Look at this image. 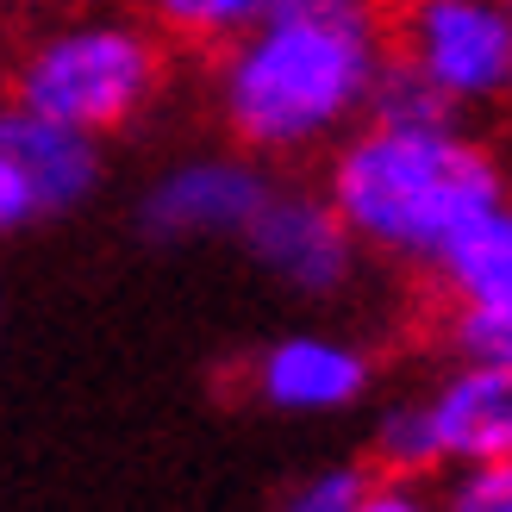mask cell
Here are the masks:
<instances>
[{
	"instance_id": "obj_14",
	"label": "cell",
	"mask_w": 512,
	"mask_h": 512,
	"mask_svg": "<svg viewBox=\"0 0 512 512\" xmlns=\"http://www.w3.org/2000/svg\"><path fill=\"white\" fill-rule=\"evenodd\" d=\"M444 350L456 356V363L512 369V300H500V306H450Z\"/></svg>"
},
{
	"instance_id": "obj_13",
	"label": "cell",
	"mask_w": 512,
	"mask_h": 512,
	"mask_svg": "<svg viewBox=\"0 0 512 512\" xmlns=\"http://www.w3.org/2000/svg\"><path fill=\"white\" fill-rule=\"evenodd\" d=\"M369 119H388V125H450L463 113H456L413 63L388 57V69H381V82H375V100H369Z\"/></svg>"
},
{
	"instance_id": "obj_9",
	"label": "cell",
	"mask_w": 512,
	"mask_h": 512,
	"mask_svg": "<svg viewBox=\"0 0 512 512\" xmlns=\"http://www.w3.org/2000/svg\"><path fill=\"white\" fill-rule=\"evenodd\" d=\"M0 150L25 169V182L38 188L44 219H69L82 213L88 200L107 182V138L75 132V125H57L32 107H0Z\"/></svg>"
},
{
	"instance_id": "obj_18",
	"label": "cell",
	"mask_w": 512,
	"mask_h": 512,
	"mask_svg": "<svg viewBox=\"0 0 512 512\" xmlns=\"http://www.w3.org/2000/svg\"><path fill=\"white\" fill-rule=\"evenodd\" d=\"M32 225H44V200L25 182V169L0 150V238H19V232H32Z\"/></svg>"
},
{
	"instance_id": "obj_10",
	"label": "cell",
	"mask_w": 512,
	"mask_h": 512,
	"mask_svg": "<svg viewBox=\"0 0 512 512\" xmlns=\"http://www.w3.org/2000/svg\"><path fill=\"white\" fill-rule=\"evenodd\" d=\"M431 281L444 288L450 306H500L512 300V200H500L494 213H481L463 238H456Z\"/></svg>"
},
{
	"instance_id": "obj_1",
	"label": "cell",
	"mask_w": 512,
	"mask_h": 512,
	"mask_svg": "<svg viewBox=\"0 0 512 512\" xmlns=\"http://www.w3.org/2000/svg\"><path fill=\"white\" fill-rule=\"evenodd\" d=\"M388 57L394 19L381 0H300L219 50L213 119L263 163L325 157L369 119Z\"/></svg>"
},
{
	"instance_id": "obj_19",
	"label": "cell",
	"mask_w": 512,
	"mask_h": 512,
	"mask_svg": "<svg viewBox=\"0 0 512 512\" xmlns=\"http://www.w3.org/2000/svg\"><path fill=\"white\" fill-rule=\"evenodd\" d=\"M506 7H512V0H506Z\"/></svg>"
},
{
	"instance_id": "obj_4",
	"label": "cell",
	"mask_w": 512,
	"mask_h": 512,
	"mask_svg": "<svg viewBox=\"0 0 512 512\" xmlns=\"http://www.w3.org/2000/svg\"><path fill=\"white\" fill-rule=\"evenodd\" d=\"M394 57L413 63L456 113L512 107V7L506 0H400Z\"/></svg>"
},
{
	"instance_id": "obj_15",
	"label": "cell",
	"mask_w": 512,
	"mask_h": 512,
	"mask_svg": "<svg viewBox=\"0 0 512 512\" xmlns=\"http://www.w3.org/2000/svg\"><path fill=\"white\" fill-rule=\"evenodd\" d=\"M369 475L375 469H363V463H319V469L294 475L288 488L269 500V512H350L356 500H363Z\"/></svg>"
},
{
	"instance_id": "obj_16",
	"label": "cell",
	"mask_w": 512,
	"mask_h": 512,
	"mask_svg": "<svg viewBox=\"0 0 512 512\" xmlns=\"http://www.w3.org/2000/svg\"><path fill=\"white\" fill-rule=\"evenodd\" d=\"M438 506L444 512H512V456L450 469L438 488Z\"/></svg>"
},
{
	"instance_id": "obj_7",
	"label": "cell",
	"mask_w": 512,
	"mask_h": 512,
	"mask_svg": "<svg viewBox=\"0 0 512 512\" xmlns=\"http://www.w3.org/2000/svg\"><path fill=\"white\" fill-rule=\"evenodd\" d=\"M250 400L275 419H338L375 394V356L344 331H281L244 363Z\"/></svg>"
},
{
	"instance_id": "obj_12",
	"label": "cell",
	"mask_w": 512,
	"mask_h": 512,
	"mask_svg": "<svg viewBox=\"0 0 512 512\" xmlns=\"http://www.w3.org/2000/svg\"><path fill=\"white\" fill-rule=\"evenodd\" d=\"M369 456H375L381 475H419V481L444 475L419 394H400V400H388V406L375 413V425H369Z\"/></svg>"
},
{
	"instance_id": "obj_11",
	"label": "cell",
	"mask_w": 512,
	"mask_h": 512,
	"mask_svg": "<svg viewBox=\"0 0 512 512\" xmlns=\"http://www.w3.org/2000/svg\"><path fill=\"white\" fill-rule=\"evenodd\" d=\"M144 19L157 25L163 38L175 44H207V50H225L232 38L256 32L263 19L300 7V0H138Z\"/></svg>"
},
{
	"instance_id": "obj_5",
	"label": "cell",
	"mask_w": 512,
	"mask_h": 512,
	"mask_svg": "<svg viewBox=\"0 0 512 512\" xmlns=\"http://www.w3.org/2000/svg\"><path fill=\"white\" fill-rule=\"evenodd\" d=\"M281 188L275 163L250 157V150H188V157L163 163L138 194V232L163 250L182 244H244L256 213L269 207Z\"/></svg>"
},
{
	"instance_id": "obj_6",
	"label": "cell",
	"mask_w": 512,
	"mask_h": 512,
	"mask_svg": "<svg viewBox=\"0 0 512 512\" xmlns=\"http://www.w3.org/2000/svg\"><path fill=\"white\" fill-rule=\"evenodd\" d=\"M238 250L256 263V275H269L294 300H338L363 269V244L350 238V225L325 200V188H300V182H281L269 194V207L256 213Z\"/></svg>"
},
{
	"instance_id": "obj_3",
	"label": "cell",
	"mask_w": 512,
	"mask_h": 512,
	"mask_svg": "<svg viewBox=\"0 0 512 512\" xmlns=\"http://www.w3.org/2000/svg\"><path fill=\"white\" fill-rule=\"evenodd\" d=\"M169 88V38L132 13H82L38 32L13 63V107L113 138Z\"/></svg>"
},
{
	"instance_id": "obj_2",
	"label": "cell",
	"mask_w": 512,
	"mask_h": 512,
	"mask_svg": "<svg viewBox=\"0 0 512 512\" xmlns=\"http://www.w3.org/2000/svg\"><path fill=\"white\" fill-rule=\"evenodd\" d=\"M325 200L350 225L363 256L400 269H438V256L481 213L512 200V182L488 144L450 125H388L363 119L325 150Z\"/></svg>"
},
{
	"instance_id": "obj_17",
	"label": "cell",
	"mask_w": 512,
	"mask_h": 512,
	"mask_svg": "<svg viewBox=\"0 0 512 512\" xmlns=\"http://www.w3.org/2000/svg\"><path fill=\"white\" fill-rule=\"evenodd\" d=\"M350 512H444L438 506V488L431 481H419V475H369V488H363V500H356Z\"/></svg>"
},
{
	"instance_id": "obj_8",
	"label": "cell",
	"mask_w": 512,
	"mask_h": 512,
	"mask_svg": "<svg viewBox=\"0 0 512 512\" xmlns=\"http://www.w3.org/2000/svg\"><path fill=\"white\" fill-rule=\"evenodd\" d=\"M438 469H469L512 456V369L494 363H450L431 388H419Z\"/></svg>"
}]
</instances>
